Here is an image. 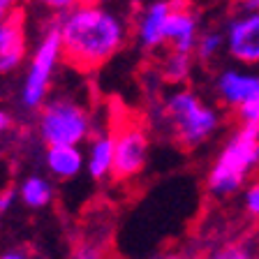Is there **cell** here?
I'll list each match as a JSON object with an SVG mask.
<instances>
[{
  "instance_id": "6da1fadb",
  "label": "cell",
  "mask_w": 259,
  "mask_h": 259,
  "mask_svg": "<svg viewBox=\"0 0 259 259\" xmlns=\"http://www.w3.org/2000/svg\"><path fill=\"white\" fill-rule=\"evenodd\" d=\"M56 23L63 39V60L83 74L116 58L135 30L127 0H81L58 14Z\"/></svg>"
},
{
  "instance_id": "7a4b0ae2",
  "label": "cell",
  "mask_w": 259,
  "mask_h": 259,
  "mask_svg": "<svg viewBox=\"0 0 259 259\" xmlns=\"http://www.w3.org/2000/svg\"><path fill=\"white\" fill-rule=\"evenodd\" d=\"M162 120L181 148H201L222 127V113L192 88L178 86L164 97Z\"/></svg>"
},
{
  "instance_id": "3957f363",
  "label": "cell",
  "mask_w": 259,
  "mask_h": 259,
  "mask_svg": "<svg viewBox=\"0 0 259 259\" xmlns=\"http://www.w3.org/2000/svg\"><path fill=\"white\" fill-rule=\"evenodd\" d=\"M259 167V127L241 125L222 144L206 174V190L215 199H229L243 192L248 178Z\"/></svg>"
},
{
  "instance_id": "277c9868",
  "label": "cell",
  "mask_w": 259,
  "mask_h": 259,
  "mask_svg": "<svg viewBox=\"0 0 259 259\" xmlns=\"http://www.w3.org/2000/svg\"><path fill=\"white\" fill-rule=\"evenodd\" d=\"M63 60V39H60L58 23H49L44 32L39 35L35 49L30 51V58L26 65V74L21 81V91H19V104L26 111H39L44 102H47L49 93H51V83L58 65Z\"/></svg>"
},
{
  "instance_id": "5b68a950",
  "label": "cell",
  "mask_w": 259,
  "mask_h": 259,
  "mask_svg": "<svg viewBox=\"0 0 259 259\" xmlns=\"http://www.w3.org/2000/svg\"><path fill=\"white\" fill-rule=\"evenodd\" d=\"M91 132V111L74 97H49L37 111V135L47 146H81Z\"/></svg>"
},
{
  "instance_id": "8992f818",
  "label": "cell",
  "mask_w": 259,
  "mask_h": 259,
  "mask_svg": "<svg viewBox=\"0 0 259 259\" xmlns=\"http://www.w3.org/2000/svg\"><path fill=\"white\" fill-rule=\"evenodd\" d=\"M116 157H113V181L130 183L144 174L151 157V137L141 125L127 123L113 132Z\"/></svg>"
},
{
  "instance_id": "52a82bcc",
  "label": "cell",
  "mask_w": 259,
  "mask_h": 259,
  "mask_svg": "<svg viewBox=\"0 0 259 259\" xmlns=\"http://www.w3.org/2000/svg\"><path fill=\"white\" fill-rule=\"evenodd\" d=\"M227 56L243 67H259V10H241L225 23Z\"/></svg>"
},
{
  "instance_id": "ba28073f",
  "label": "cell",
  "mask_w": 259,
  "mask_h": 259,
  "mask_svg": "<svg viewBox=\"0 0 259 259\" xmlns=\"http://www.w3.org/2000/svg\"><path fill=\"white\" fill-rule=\"evenodd\" d=\"M28 58H30L28 21L23 10H16L0 21V76L19 72Z\"/></svg>"
},
{
  "instance_id": "9c48e42d",
  "label": "cell",
  "mask_w": 259,
  "mask_h": 259,
  "mask_svg": "<svg viewBox=\"0 0 259 259\" xmlns=\"http://www.w3.org/2000/svg\"><path fill=\"white\" fill-rule=\"evenodd\" d=\"M213 91L222 107L236 111L245 100L259 93V72L254 67H243V65L225 67L213 79Z\"/></svg>"
},
{
  "instance_id": "30bf717a",
  "label": "cell",
  "mask_w": 259,
  "mask_h": 259,
  "mask_svg": "<svg viewBox=\"0 0 259 259\" xmlns=\"http://www.w3.org/2000/svg\"><path fill=\"white\" fill-rule=\"evenodd\" d=\"M174 0H155L135 16V37L144 51H157L167 47V21Z\"/></svg>"
},
{
  "instance_id": "8fae6325",
  "label": "cell",
  "mask_w": 259,
  "mask_h": 259,
  "mask_svg": "<svg viewBox=\"0 0 259 259\" xmlns=\"http://www.w3.org/2000/svg\"><path fill=\"white\" fill-rule=\"evenodd\" d=\"M201 35V19L192 5L183 0H174L171 14L167 21V47L174 51L194 54L197 39Z\"/></svg>"
},
{
  "instance_id": "7c38bea8",
  "label": "cell",
  "mask_w": 259,
  "mask_h": 259,
  "mask_svg": "<svg viewBox=\"0 0 259 259\" xmlns=\"http://www.w3.org/2000/svg\"><path fill=\"white\" fill-rule=\"evenodd\" d=\"M113 157H116V137L113 132H100L88 139L86 174L93 181L113 178Z\"/></svg>"
},
{
  "instance_id": "4fadbf2b",
  "label": "cell",
  "mask_w": 259,
  "mask_h": 259,
  "mask_svg": "<svg viewBox=\"0 0 259 259\" xmlns=\"http://www.w3.org/2000/svg\"><path fill=\"white\" fill-rule=\"evenodd\" d=\"M44 164L54 178L72 181L81 171H86V153L79 146H47Z\"/></svg>"
},
{
  "instance_id": "5bb4252c",
  "label": "cell",
  "mask_w": 259,
  "mask_h": 259,
  "mask_svg": "<svg viewBox=\"0 0 259 259\" xmlns=\"http://www.w3.org/2000/svg\"><path fill=\"white\" fill-rule=\"evenodd\" d=\"M19 199L26 208L30 210H42L51 206L56 199V188L51 183V178L42 176V174H30L19 183Z\"/></svg>"
},
{
  "instance_id": "9a60e30c",
  "label": "cell",
  "mask_w": 259,
  "mask_h": 259,
  "mask_svg": "<svg viewBox=\"0 0 259 259\" xmlns=\"http://www.w3.org/2000/svg\"><path fill=\"white\" fill-rule=\"evenodd\" d=\"M192 67H194V54H185V51L169 49L160 60L162 79L167 83H174V86H183L190 79V74H192Z\"/></svg>"
},
{
  "instance_id": "2e32d148",
  "label": "cell",
  "mask_w": 259,
  "mask_h": 259,
  "mask_svg": "<svg viewBox=\"0 0 259 259\" xmlns=\"http://www.w3.org/2000/svg\"><path fill=\"white\" fill-rule=\"evenodd\" d=\"M227 51V39H225V30L220 28H206L201 30L197 47H194V58L199 63H213L218 56Z\"/></svg>"
},
{
  "instance_id": "e0dca14e",
  "label": "cell",
  "mask_w": 259,
  "mask_h": 259,
  "mask_svg": "<svg viewBox=\"0 0 259 259\" xmlns=\"http://www.w3.org/2000/svg\"><path fill=\"white\" fill-rule=\"evenodd\" d=\"M204 259H257L252 243L248 241H227L213 248Z\"/></svg>"
},
{
  "instance_id": "ac0fdd59",
  "label": "cell",
  "mask_w": 259,
  "mask_h": 259,
  "mask_svg": "<svg viewBox=\"0 0 259 259\" xmlns=\"http://www.w3.org/2000/svg\"><path fill=\"white\" fill-rule=\"evenodd\" d=\"M236 116L241 120V125H254V127H259V93H254L250 100H245L236 109Z\"/></svg>"
},
{
  "instance_id": "d6986e66",
  "label": "cell",
  "mask_w": 259,
  "mask_h": 259,
  "mask_svg": "<svg viewBox=\"0 0 259 259\" xmlns=\"http://www.w3.org/2000/svg\"><path fill=\"white\" fill-rule=\"evenodd\" d=\"M243 210L250 218H259V181H252L243 188Z\"/></svg>"
},
{
  "instance_id": "ffe728a7",
  "label": "cell",
  "mask_w": 259,
  "mask_h": 259,
  "mask_svg": "<svg viewBox=\"0 0 259 259\" xmlns=\"http://www.w3.org/2000/svg\"><path fill=\"white\" fill-rule=\"evenodd\" d=\"M72 259H107L104 257V248L95 241H83L72 250Z\"/></svg>"
},
{
  "instance_id": "44dd1931",
  "label": "cell",
  "mask_w": 259,
  "mask_h": 259,
  "mask_svg": "<svg viewBox=\"0 0 259 259\" xmlns=\"http://www.w3.org/2000/svg\"><path fill=\"white\" fill-rule=\"evenodd\" d=\"M35 5H39L42 10L51 12V14H63V12L72 10L74 5H79L81 0H32Z\"/></svg>"
},
{
  "instance_id": "7402d4cb",
  "label": "cell",
  "mask_w": 259,
  "mask_h": 259,
  "mask_svg": "<svg viewBox=\"0 0 259 259\" xmlns=\"http://www.w3.org/2000/svg\"><path fill=\"white\" fill-rule=\"evenodd\" d=\"M16 197H19V190H16V188H5V190H0V215L10 213L12 206L16 204Z\"/></svg>"
},
{
  "instance_id": "603a6c76",
  "label": "cell",
  "mask_w": 259,
  "mask_h": 259,
  "mask_svg": "<svg viewBox=\"0 0 259 259\" xmlns=\"http://www.w3.org/2000/svg\"><path fill=\"white\" fill-rule=\"evenodd\" d=\"M16 10H21V0H0V21Z\"/></svg>"
},
{
  "instance_id": "cb8c5ba5",
  "label": "cell",
  "mask_w": 259,
  "mask_h": 259,
  "mask_svg": "<svg viewBox=\"0 0 259 259\" xmlns=\"http://www.w3.org/2000/svg\"><path fill=\"white\" fill-rule=\"evenodd\" d=\"M12 130V116L7 109L0 107V135H5V132H10Z\"/></svg>"
},
{
  "instance_id": "d4e9b609",
  "label": "cell",
  "mask_w": 259,
  "mask_h": 259,
  "mask_svg": "<svg viewBox=\"0 0 259 259\" xmlns=\"http://www.w3.org/2000/svg\"><path fill=\"white\" fill-rule=\"evenodd\" d=\"M0 259H30L23 250H7V252L0 254Z\"/></svg>"
},
{
  "instance_id": "484cf974",
  "label": "cell",
  "mask_w": 259,
  "mask_h": 259,
  "mask_svg": "<svg viewBox=\"0 0 259 259\" xmlns=\"http://www.w3.org/2000/svg\"><path fill=\"white\" fill-rule=\"evenodd\" d=\"M241 10H259V0H241Z\"/></svg>"
},
{
  "instance_id": "4316f807",
  "label": "cell",
  "mask_w": 259,
  "mask_h": 259,
  "mask_svg": "<svg viewBox=\"0 0 259 259\" xmlns=\"http://www.w3.org/2000/svg\"><path fill=\"white\" fill-rule=\"evenodd\" d=\"M155 259H188V257L181 252H167V254H160V257H155Z\"/></svg>"
}]
</instances>
